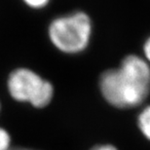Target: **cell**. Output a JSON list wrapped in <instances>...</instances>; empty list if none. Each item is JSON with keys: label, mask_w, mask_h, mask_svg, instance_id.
Returning <instances> with one entry per match:
<instances>
[{"label": "cell", "mask_w": 150, "mask_h": 150, "mask_svg": "<svg viewBox=\"0 0 150 150\" xmlns=\"http://www.w3.org/2000/svg\"><path fill=\"white\" fill-rule=\"evenodd\" d=\"M98 88L106 103L116 108H133L150 94V64L143 57L126 56L119 67L100 74Z\"/></svg>", "instance_id": "obj_1"}, {"label": "cell", "mask_w": 150, "mask_h": 150, "mask_svg": "<svg viewBox=\"0 0 150 150\" xmlns=\"http://www.w3.org/2000/svg\"><path fill=\"white\" fill-rule=\"evenodd\" d=\"M51 44L65 55H78L86 51L93 36V22L84 11L61 15L51 21L47 28Z\"/></svg>", "instance_id": "obj_2"}, {"label": "cell", "mask_w": 150, "mask_h": 150, "mask_svg": "<svg viewBox=\"0 0 150 150\" xmlns=\"http://www.w3.org/2000/svg\"><path fill=\"white\" fill-rule=\"evenodd\" d=\"M9 95L19 103H26L36 108L49 105L54 98L53 84L28 67H18L7 78Z\"/></svg>", "instance_id": "obj_3"}, {"label": "cell", "mask_w": 150, "mask_h": 150, "mask_svg": "<svg viewBox=\"0 0 150 150\" xmlns=\"http://www.w3.org/2000/svg\"><path fill=\"white\" fill-rule=\"evenodd\" d=\"M137 125L143 136L150 140V105L144 107L139 113L137 118Z\"/></svg>", "instance_id": "obj_4"}, {"label": "cell", "mask_w": 150, "mask_h": 150, "mask_svg": "<svg viewBox=\"0 0 150 150\" xmlns=\"http://www.w3.org/2000/svg\"><path fill=\"white\" fill-rule=\"evenodd\" d=\"M22 1L32 10H42L49 5L51 0H22Z\"/></svg>", "instance_id": "obj_5"}, {"label": "cell", "mask_w": 150, "mask_h": 150, "mask_svg": "<svg viewBox=\"0 0 150 150\" xmlns=\"http://www.w3.org/2000/svg\"><path fill=\"white\" fill-rule=\"evenodd\" d=\"M0 150H11V137L3 128H0Z\"/></svg>", "instance_id": "obj_6"}, {"label": "cell", "mask_w": 150, "mask_h": 150, "mask_svg": "<svg viewBox=\"0 0 150 150\" xmlns=\"http://www.w3.org/2000/svg\"><path fill=\"white\" fill-rule=\"evenodd\" d=\"M142 49H143V56H144L143 58H144L146 59V62L150 64V36L144 41Z\"/></svg>", "instance_id": "obj_7"}, {"label": "cell", "mask_w": 150, "mask_h": 150, "mask_svg": "<svg viewBox=\"0 0 150 150\" xmlns=\"http://www.w3.org/2000/svg\"><path fill=\"white\" fill-rule=\"evenodd\" d=\"M91 150H118V149L111 144H100L93 147Z\"/></svg>", "instance_id": "obj_8"}, {"label": "cell", "mask_w": 150, "mask_h": 150, "mask_svg": "<svg viewBox=\"0 0 150 150\" xmlns=\"http://www.w3.org/2000/svg\"><path fill=\"white\" fill-rule=\"evenodd\" d=\"M11 150H32V149L23 148V147H15V148H11Z\"/></svg>", "instance_id": "obj_9"}, {"label": "cell", "mask_w": 150, "mask_h": 150, "mask_svg": "<svg viewBox=\"0 0 150 150\" xmlns=\"http://www.w3.org/2000/svg\"><path fill=\"white\" fill-rule=\"evenodd\" d=\"M0 110H1V103H0Z\"/></svg>", "instance_id": "obj_10"}]
</instances>
